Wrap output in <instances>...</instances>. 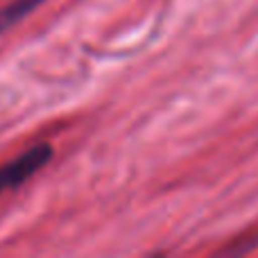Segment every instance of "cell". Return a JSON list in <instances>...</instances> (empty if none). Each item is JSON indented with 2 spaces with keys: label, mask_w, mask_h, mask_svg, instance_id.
<instances>
[{
  "label": "cell",
  "mask_w": 258,
  "mask_h": 258,
  "mask_svg": "<svg viewBox=\"0 0 258 258\" xmlns=\"http://www.w3.org/2000/svg\"><path fill=\"white\" fill-rule=\"evenodd\" d=\"M52 159V147L50 145H36L32 150L23 152L14 161L5 163L0 168V195H5L12 188H18L23 181L36 174L48 161Z\"/></svg>",
  "instance_id": "6da1fadb"
}]
</instances>
